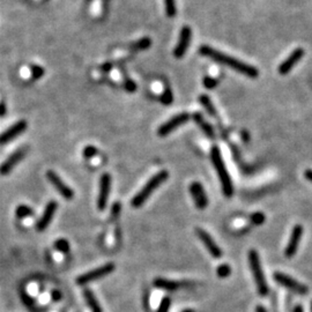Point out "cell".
Returning <instances> with one entry per match:
<instances>
[{
	"mask_svg": "<svg viewBox=\"0 0 312 312\" xmlns=\"http://www.w3.org/2000/svg\"><path fill=\"white\" fill-rule=\"evenodd\" d=\"M199 52H200V55L208 57V58L214 60V62H218L220 64H222V65L228 66L230 67V69L235 70L236 72L242 73L244 74V76L252 78V79H256V78L258 77V74H259L256 67L251 66L249 65V64L240 62V60L234 58V57L232 56L226 55V53L220 52V51L213 49V47L208 45L200 46Z\"/></svg>",
	"mask_w": 312,
	"mask_h": 312,
	"instance_id": "cell-1",
	"label": "cell"
},
{
	"mask_svg": "<svg viewBox=\"0 0 312 312\" xmlns=\"http://www.w3.org/2000/svg\"><path fill=\"white\" fill-rule=\"evenodd\" d=\"M211 160L212 163L214 165L215 171L218 172L220 183H221L222 186V192L227 198H230V196L234 195V192H235V189H234V184L232 178H230V175L228 170H227V167L225 164V161H223L221 152H220V148L218 146H214L211 151Z\"/></svg>",
	"mask_w": 312,
	"mask_h": 312,
	"instance_id": "cell-2",
	"label": "cell"
},
{
	"mask_svg": "<svg viewBox=\"0 0 312 312\" xmlns=\"http://www.w3.org/2000/svg\"><path fill=\"white\" fill-rule=\"evenodd\" d=\"M168 178H169V172L165 170H162L153 176V177L144 185V188H142L140 191H139L137 195L133 196V199L131 200V205L133 206L134 208H140V207L144 205L146 201H147L149 196L155 192V190L157 188H160V186L163 184Z\"/></svg>",
	"mask_w": 312,
	"mask_h": 312,
	"instance_id": "cell-3",
	"label": "cell"
},
{
	"mask_svg": "<svg viewBox=\"0 0 312 312\" xmlns=\"http://www.w3.org/2000/svg\"><path fill=\"white\" fill-rule=\"evenodd\" d=\"M249 265L251 273H252L254 283H256L258 294L260 296H266L269 294V284H267L265 274H264L262 262H260L259 254L256 250H250L249 252Z\"/></svg>",
	"mask_w": 312,
	"mask_h": 312,
	"instance_id": "cell-4",
	"label": "cell"
},
{
	"mask_svg": "<svg viewBox=\"0 0 312 312\" xmlns=\"http://www.w3.org/2000/svg\"><path fill=\"white\" fill-rule=\"evenodd\" d=\"M274 280H275L276 283H279L280 286H282L284 288H287L288 290L293 291L295 294L298 295H307L309 293V288L305 286V284L298 282L287 274L281 273V272H275L273 274Z\"/></svg>",
	"mask_w": 312,
	"mask_h": 312,
	"instance_id": "cell-5",
	"label": "cell"
},
{
	"mask_svg": "<svg viewBox=\"0 0 312 312\" xmlns=\"http://www.w3.org/2000/svg\"><path fill=\"white\" fill-rule=\"evenodd\" d=\"M114 271H115L114 264H111V263L106 264V265L97 267V269H95L93 271H89V272H87V273L82 274V275H80L77 279V283L79 284V286H86V284L90 283V282H94V281L101 279V277L109 275V274L113 273Z\"/></svg>",
	"mask_w": 312,
	"mask_h": 312,
	"instance_id": "cell-6",
	"label": "cell"
},
{
	"mask_svg": "<svg viewBox=\"0 0 312 312\" xmlns=\"http://www.w3.org/2000/svg\"><path fill=\"white\" fill-rule=\"evenodd\" d=\"M189 119H190V115L188 113H182V114L176 115V116L171 118V119L165 121L164 124H162L161 126L158 127L157 134L160 135V137L169 135L171 132H174L176 128L182 126V125H184L185 123H188Z\"/></svg>",
	"mask_w": 312,
	"mask_h": 312,
	"instance_id": "cell-7",
	"label": "cell"
},
{
	"mask_svg": "<svg viewBox=\"0 0 312 312\" xmlns=\"http://www.w3.org/2000/svg\"><path fill=\"white\" fill-rule=\"evenodd\" d=\"M27 151H28L27 147H22V148L16 149L13 154L9 155L7 157V160L0 165V175L6 176V175H8L9 172H12L13 169H14L16 165H18L20 162L25 158V156L27 155Z\"/></svg>",
	"mask_w": 312,
	"mask_h": 312,
	"instance_id": "cell-8",
	"label": "cell"
},
{
	"mask_svg": "<svg viewBox=\"0 0 312 312\" xmlns=\"http://www.w3.org/2000/svg\"><path fill=\"white\" fill-rule=\"evenodd\" d=\"M111 188V176L109 174H103L100 181V191H98L97 207L100 211H104L107 208L108 200H109Z\"/></svg>",
	"mask_w": 312,
	"mask_h": 312,
	"instance_id": "cell-9",
	"label": "cell"
},
{
	"mask_svg": "<svg viewBox=\"0 0 312 312\" xmlns=\"http://www.w3.org/2000/svg\"><path fill=\"white\" fill-rule=\"evenodd\" d=\"M302 237H303V227L301 225H296L291 230L289 240H288L286 249H284V256L287 258H291L296 254Z\"/></svg>",
	"mask_w": 312,
	"mask_h": 312,
	"instance_id": "cell-10",
	"label": "cell"
},
{
	"mask_svg": "<svg viewBox=\"0 0 312 312\" xmlns=\"http://www.w3.org/2000/svg\"><path fill=\"white\" fill-rule=\"evenodd\" d=\"M46 177L47 179H49V182L51 183V184L55 186V189L60 193V195H62L64 199H66V200L73 199V196H74L73 190L71 189L69 185L65 184L63 179L60 178L55 171H51V170L47 171Z\"/></svg>",
	"mask_w": 312,
	"mask_h": 312,
	"instance_id": "cell-11",
	"label": "cell"
},
{
	"mask_svg": "<svg viewBox=\"0 0 312 312\" xmlns=\"http://www.w3.org/2000/svg\"><path fill=\"white\" fill-rule=\"evenodd\" d=\"M190 193H191L193 201L198 209H206L208 206V196L205 192L203 186L199 182H193L190 185Z\"/></svg>",
	"mask_w": 312,
	"mask_h": 312,
	"instance_id": "cell-12",
	"label": "cell"
},
{
	"mask_svg": "<svg viewBox=\"0 0 312 312\" xmlns=\"http://www.w3.org/2000/svg\"><path fill=\"white\" fill-rule=\"evenodd\" d=\"M27 126L28 125H27L26 120L16 121L14 125H12L11 127H8L7 130L0 134V146L8 144V142L14 140L15 138H18L19 135H21L27 130Z\"/></svg>",
	"mask_w": 312,
	"mask_h": 312,
	"instance_id": "cell-13",
	"label": "cell"
},
{
	"mask_svg": "<svg viewBox=\"0 0 312 312\" xmlns=\"http://www.w3.org/2000/svg\"><path fill=\"white\" fill-rule=\"evenodd\" d=\"M195 233H196V235H198L199 239L201 240L203 245H205L207 251L211 253L212 257H214V258L222 257V250L220 249V246L216 244L215 240L213 239V237L209 235L206 230L198 228V229H195Z\"/></svg>",
	"mask_w": 312,
	"mask_h": 312,
	"instance_id": "cell-14",
	"label": "cell"
},
{
	"mask_svg": "<svg viewBox=\"0 0 312 312\" xmlns=\"http://www.w3.org/2000/svg\"><path fill=\"white\" fill-rule=\"evenodd\" d=\"M191 39H192V32L190 27H183V29L181 30V34H179V39L177 45L175 47L174 55L176 58H182L183 56L185 55L186 51H188L190 44H191Z\"/></svg>",
	"mask_w": 312,
	"mask_h": 312,
	"instance_id": "cell-15",
	"label": "cell"
},
{
	"mask_svg": "<svg viewBox=\"0 0 312 312\" xmlns=\"http://www.w3.org/2000/svg\"><path fill=\"white\" fill-rule=\"evenodd\" d=\"M57 208H58V203L53 201V200L46 203L45 209H44L42 216H40V219L36 225V229L39 230V232H44V230L49 227L51 221H52L53 215H55Z\"/></svg>",
	"mask_w": 312,
	"mask_h": 312,
	"instance_id": "cell-16",
	"label": "cell"
},
{
	"mask_svg": "<svg viewBox=\"0 0 312 312\" xmlns=\"http://www.w3.org/2000/svg\"><path fill=\"white\" fill-rule=\"evenodd\" d=\"M303 55H304V50L302 49V47H297V49H295L293 52H291V55L279 66V73L282 74V76L289 73L290 71L293 70V67L302 59Z\"/></svg>",
	"mask_w": 312,
	"mask_h": 312,
	"instance_id": "cell-17",
	"label": "cell"
},
{
	"mask_svg": "<svg viewBox=\"0 0 312 312\" xmlns=\"http://www.w3.org/2000/svg\"><path fill=\"white\" fill-rule=\"evenodd\" d=\"M193 119H195V121L196 124H198V126L201 128L203 133H205L207 137L208 138H214L215 135V132H214V128H213V126L211 124L207 121L205 118L202 117V115L200 113H195L193 114Z\"/></svg>",
	"mask_w": 312,
	"mask_h": 312,
	"instance_id": "cell-18",
	"label": "cell"
},
{
	"mask_svg": "<svg viewBox=\"0 0 312 312\" xmlns=\"http://www.w3.org/2000/svg\"><path fill=\"white\" fill-rule=\"evenodd\" d=\"M153 284H154L156 288H160V289L168 290V291H175V290H178L179 288H181L184 283L176 282V281H172V280L162 279V277H156V279L154 280V282H153Z\"/></svg>",
	"mask_w": 312,
	"mask_h": 312,
	"instance_id": "cell-19",
	"label": "cell"
},
{
	"mask_svg": "<svg viewBox=\"0 0 312 312\" xmlns=\"http://www.w3.org/2000/svg\"><path fill=\"white\" fill-rule=\"evenodd\" d=\"M83 296H84V300H86L88 307H89L91 312H102L101 305H100V303H98V301L96 300V297H95L93 291L89 290V289H84Z\"/></svg>",
	"mask_w": 312,
	"mask_h": 312,
	"instance_id": "cell-20",
	"label": "cell"
},
{
	"mask_svg": "<svg viewBox=\"0 0 312 312\" xmlns=\"http://www.w3.org/2000/svg\"><path fill=\"white\" fill-rule=\"evenodd\" d=\"M199 102H200V104H201V106L203 107V109H205L207 113L211 115V116H216L218 111H216L214 104L212 103L211 98L207 96V95H205V94L200 95Z\"/></svg>",
	"mask_w": 312,
	"mask_h": 312,
	"instance_id": "cell-21",
	"label": "cell"
},
{
	"mask_svg": "<svg viewBox=\"0 0 312 312\" xmlns=\"http://www.w3.org/2000/svg\"><path fill=\"white\" fill-rule=\"evenodd\" d=\"M15 215L18 219H27L34 215V211L27 205H20L15 209Z\"/></svg>",
	"mask_w": 312,
	"mask_h": 312,
	"instance_id": "cell-22",
	"label": "cell"
},
{
	"mask_svg": "<svg viewBox=\"0 0 312 312\" xmlns=\"http://www.w3.org/2000/svg\"><path fill=\"white\" fill-rule=\"evenodd\" d=\"M164 7L167 16H169V18H174L176 13H177V7H176L175 0H164Z\"/></svg>",
	"mask_w": 312,
	"mask_h": 312,
	"instance_id": "cell-23",
	"label": "cell"
},
{
	"mask_svg": "<svg viewBox=\"0 0 312 312\" xmlns=\"http://www.w3.org/2000/svg\"><path fill=\"white\" fill-rule=\"evenodd\" d=\"M55 249L58 250L59 252H62V253H69V251H70V243L67 242L66 239L60 238V239H58V240H56V243H55Z\"/></svg>",
	"mask_w": 312,
	"mask_h": 312,
	"instance_id": "cell-24",
	"label": "cell"
},
{
	"mask_svg": "<svg viewBox=\"0 0 312 312\" xmlns=\"http://www.w3.org/2000/svg\"><path fill=\"white\" fill-rule=\"evenodd\" d=\"M216 273H218L219 277H222V279H225V277H228L230 274H232V267H230L228 264H222V265H220L218 267V270H216Z\"/></svg>",
	"mask_w": 312,
	"mask_h": 312,
	"instance_id": "cell-25",
	"label": "cell"
},
{
	"mask_svg": "<svg viewBox=\"0 0 312 312\" xmlns=\"http://www.w3.org/2000/svg\"><path fill=\"white\" fill-rule=\"evenodd\" d=\"M250 220H251V222H252L254 226H262L263 223L265 222L266 218H265V214H264V213L256 212V213H253L252 215H251Z\"/></svg>",
	"mask_w": 312,
	"mask_h": 312,
	"instance_id": "cell-26",
	"label": "cell"
},
{
	"mask_svg": "<svg viewBox=\"0 0 312 312\" xmlns=\"http://www.w3.org/2000/svg\"><path fill=\"white\" fill-rule=\"evenodd\" d=\"M172 100H174V97H172L171 90L169 89V88H165L164 91L160 96V101L164 104V106H170Z\"/></svg>",
	"mask_w": 312,
	"mask_h": 312,
	"instance_id": "cell-27",
	"label": "cell"
},
{
	"mask_svg": "<svg viewBox=\"0 0 312 312\" xmlns=\"http://www.w3.org/2000/svg\"><path fill=\"white\" fill-rule=\"evenodd\" d=\"M170 307H171V300L170 297H163L162 298L161 303L160 305H158V309L156 312H169V310H170Z\"/></svg>",
	"mask_w": 312,
	"mask_h": 312,
	"instance_id": "cell-28",
	"label": "cell"
},
{
	"mask_svg": "<svg viewBox=\"0 0 312 312\" xmlns=\"http://www.w3.org/2000/svg\"><path fill=\"white\" fill-rule=\"evenodd\" d=\"M151 44L152 40L149 39H142L140 40H138L137 43H134L132 46H133L134 50H146L151 46Z\"/></svg>",
	"mask_w": 312,
	"mask_h": 312,
	"instance_id": "cell-29",
	"label": "cell"
},
{
	"mask_svg": "<svg viewBox=\"0 0 312 312\" xmlns=\"http://www.w3.org/2000/svg\"><path fill=\"white\" fill-rule=\"evenodd\" d=\"M30 71H32V77H33L34 80L39 79V78H42L43 74H44L43 67H40L39 65H32V67H30Z\"/></svg>",
	"mask_w": 312,
	"mask_h": 312,
	"instance_id": "cell-30",
	"label": "cell"
},
{
	"mask_svg": "<svg viewBox=\"0 0 312 312\" xmlns=\"http://www.w3.org/2000/svg\"><path fill=\"white\" fill-rule=\"evenodd\" d=\"M219 83V81L215 79V78H211V77H206L203 79V86L208 89H212V88H215L216 84Z\"/></svg>",
	"mask_w": 312,
	"mask_h": 312,
	"instance_id": "cell-31",
	"label": "cell"
},
{
	"mask_svg": "<svg viewBox=\"0 0 312 312\" xmlns=\"http://www.w3.org/2000/svg\"><path fill=\"white\" fill-rule=\"evenodd\" d=\"M96 154H97V149L95 148L94 146H87V147L83 149V156L86 158L94 157Z\"/></svg>",
	"mask_w": 312,
	"mask_h": 312,
	"instance_id": "cell-32",
	"label": "cell"
},
{
	"mask_svg": "<svg viewBox=\"0 0 312 312\" xmlns=\"http://www.w3.org/2000/svg\"><path fill=\"white\" fill-rule=\"evenodd\" d=\"M125 88H126L127 91H134L135 89H137V86H135L134 81L127 79L126 81H125Z\"/></svg>",
	"mask_w": 312,
	"mask_h": 312,
	"instance_id": "cell-33",
	"label": "cell"
},
{
	"mask_svg": "<svg viewBox=\"0 0 312 312\" xmlns=\"http://www.w3.org/2000/svg\"><path fill=\"white\" fill-rule=\"evenodd\" d=\"M51 298H52L53 302H59L62 300V294H60V291L58 290H53L52 293H51Z\"/></svg>",
	"mask_w": 312,
	"mask_h": 312,
	"instance_id": "cell-34",
	"label": "cell"
},
{
	"mask_svg": "<svg viewBox=\"0 0 312 312\" xmlns=\"http://www.w3.org/2000/svg\"><path fill=\"white\" fill-rule=\"evenodd\" d=\"M120 213V203L119 202H116L115 205L113 206V209H111V214H113V216H117L118 214Z\"/></svg>",
	"mask_w": 312,
	"mask_h": 312,
	"instance_id": "cell-35",
	"label": "cell"
},
{
	"mask_svg": "<svg viewBox=\"0 0 312 312\" xmlns=\"http://www.w3.org/2000/svg\"><path fill=\"white\" fill-rule=\"evenodd\" d=\"M6 113H7V108H6V104L4 102H0V118L5 117Z\"/></svg>",
	"mask_w": 312,
	"mask_h": 312,
	"instance_id": "cell-36",
	"label": "cell"
},
{
	"mask_svg": "<svg viewBox=\"0 0 312 312\" xmlns=\"http://www.w3.org/2000/svg\"><path fill=\"white\" fill-rule=\"evenodd\" d=\"M304 177L307 178L309 182L312 183V170H311V169H308V170H305V172H304Z\"/></svg>",
	"mask_w": 312,
	"mask_h": 312,
	"instance_id": "cell-37",
	"label": "cell"
},
{
	"mask_svg": "<svg viewBox=\"0 0 312 312\" xmlns=\"http://www.w3.org/2000/svg\"><path fill=\"white\" fill-rule=\"evenodd\" d=\"M256 312H267V310L263 307V305H258L256 308Z\"/></svg>",
	"mask_w": 312,
	"mask_h": 312,
	"instance_id": "cell-38",
	"label": "cell"
},
{
	"mask_svg": "<svg viewBox=\"0 0 312 312\" xmlns=\"http://www.w3.org/2000/svg\"><path fill=\"white\" fill-rule=\"evenodd\" d=\"M294 312H303V308H302V305H296L294 309Z\"/></svg>",
	"mask_w": 312,
	"mask_h": 312,
	"instance_id": "cell-39",
	"label": "cell"
},
{
	"mask_svg": "<svg viewBox=\"0 0 312 312\" xmlns=\"http://www.w3.org/2000/svg\"><path fill=\"white\" fill-rule=\"evenodd\" d=\"M183 312H195V311L191 310V309H186V310H184Z\"/></svg>",
	"mask_w": 312,
	"mask_h": 312,
	"instance_id": "cell-40",
	"label": "cell"
},
{
	"mask_svg": "<svg viewBox=\"0 0 312 312\" xmlns=\"http://www.w3.org/2000/svg\"><path fill=\"white\" fill-rule=\"evenodd\" d=\"M311 312H312V304H311Z\"/></svg>",
	"mask_w": 312,
	"mask_h": 312,
	"instance_id": "cell-41",
	"label": "cell"
}]
</instances>
